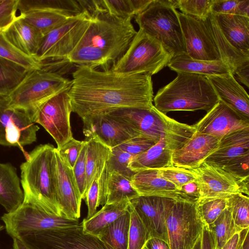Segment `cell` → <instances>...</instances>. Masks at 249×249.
Here are the masks:
<instances>
[{
	"mask_svg": "<svg viewBox=\"0 0 249 249\" xmlns=\"http://www.w3.org/2000/svg\"><path fill=\"white\" fill-rule=\"evenodd\" d=\"M68 91L72 111L81 119L119 108H150L154 105L148 73L124 75L110 69L77 66Z\"/></svg>",
	"mask_w": 249,
	"mask_h": 249,
	"instance_id": "obj_1",
	"label": "cell"
},
{
	"mask_svg": "<svg viewBox=\"0 0 249 249\" xmlns=\"http://www.w3.org/2000/svg\"><path fill=\"white\" fill-rule=\"evenodd\" d=\"M90 16L86 32L66 61L77 66L107 70L125 53L137 31L131 19L112 16L96 2Z\"/></svg>",
	"mask_w": 249,
	"mask_h": 249,
	"instance_id": "obj_2",
	"label": "cell"
},
{
	"mask_svg": "<svg viewBox=\"0 0 249 249\" xmlns=\"http://www.w3.org/2000/svg\"><path fill=\"white\" fill-rule=\"evenodd\" d=\"M20 168L23 203L63 216L57 202V162L53 145H38L27 155Z\"/></svg>",
	"mask_w": 249,
	"mask_h": 249,
	"instance_id": "obj_3",
	"label": "cell"
},
{
	"mask_svg": "<svg viewBox=\"0 0 249 249\" xmlns=\"http://www.w3.org/2000/svg\"><path fill=\"white\" fill-rule=\"evenodd\" d=\"M160 88L154 97V107L161 113L174 111L211 110L219 101L206 76L187 72Z\"/></svg>",
	"mask_w": 249,
	"mask_h": 249,
	"instance_id": "obj_4",
	"label": "cell"
},
{
	"mask_svg": "<svg viewBox=\"0 0 249 249\" xmlns=\"http://www.w3.org/2000/svg\"><path fill=\"white\" fill-rule=\"evenodd\" d=\"M106 114L126 124L140 137L156 142L163 137L167 147L173 152L183 146L196 131L193 125L179 123L154 106L150 108H122Z\"/></svg>",
	"mask_w": 249,
	"mask_h": 249,
	"instance_id": "obj_5",
	"label": "cell"
},
{
	"mask_svg": "<svg viewBox=\"0 0 249 249\" xmlns=\"http://www.w3.org/2000/svg\"><path fill=\"white\" fill-rule=\"evenodd\" d=\"M71 84V80L60 73L34 69L29 71L6 97L10 107L25 112L34 122L42 106L55 95L69 89Z\"/></svg>",
	"mask_w": 249,
	"mask_h": 249,
	"instance_id": "obj_6",
	"label": "cell"
},
{
	"mask_svg": "<svg viewBox=\"0 0 249 249\" xmlns=\"http://www.w3.org/2000/svg\"><path fill=\"white\" fill-rule=\"evenodd\" d=\"M178 0H153L134 18L140 29L159 40L173 57L186 54L178 17Z\"/></svg>",
	"mask_w": 249,
	"mask_h": 249,
	"instance_id": "obj_7",
	"label": "cell"
},
{
	"mask_svg": "<svg viewBox=\"0 0 249 249\" xmlns=\"http://www.w3.org/2000/svg\"><path fill=\"white\" fill-rule=\"evenodd\" d=\"M173 55L156 38L139 29L125 53L110 69L122 74L148 73L167 66Z\"/></svg>",
	"mask_w": 249,
	"mask_h": 249,
	"instance_id": "obj_8",
	"label": "cell"
},
{
	"mask_svg": "<svg viewBox=\"0 0 249 249\" xmlns=\"http://www.w3.org/2000/svg\"><path fill=\"white\" fill-rule=\"evenodd\" d=\"M17 238L33 249H112L98 236L84 231L81 223L66 228L24 232Z\"/></svg>",
	"mask_w": 249,
	"mask_h": 249,
	"instance_id": "obj_9",
	"label": "cell"
},
{
	"mask_svg": "<svg viewBox=\"0 0 249 249\" xmlns=\"http://www.w3.org/2000/svg\"><path fill=\"white\" fill-rule=\"evenodd\" d=\"M90 21L85 11L71 17L45 36L36 56L40 62L64 61L74 49Z\"/></svg>",
	"mask_w": 249,
	"mask_h": 249,
	"instance_id": "obj_10",
	"label": "cell"
},
{
	"mask_svg": "<svg viewBox=\"0 0 249 249\" xmlns=\"http://www.w3.org/2000/svg\"><path fill=\"white\" fill-rule=\"evenodd\" d=\"M166 224L171 249H193L205 225L196 204L183 201L175 202Z\"/></svg>",
	"mask_w": 249,
	"mask_h": 249,
	"instance_id": "obj_11",
	"label": "cell"
},
{
	"mask_svg": "<svg viewBox=\"0 0 249 249\" xmlns=\"http://www.w3.org/2000/svg\"><path fill=\"white\" fill-rule=\"evenodd\" d=\"M0 219L7 233L12 238L24 232L66 228L80 223L78 220L69 219L24 203L15 211L3 214Z\"/></svg>",
	"mask_w": 249,
	"mask_h": 249,
	"instance_id": "obj_12",
	"label": "cell"
},
{
	"mask_svg": "<svg viewBox=\"0 0 249 249\" xmlns=\"http://www.w3.org/2000/svg\"><path fill=\"white\" fill-rule=\"evenodd\" d=\"M69 89L46 102L34 119L35 123L42 125L53 137L57 144V148L73 138L70 123V116L72 111L68 94Z\"/></svg>",
	"mask_w": 249,
	"mask_h": 249,
	"instance_id": "obj_13",
	"label": "cell"
},
{
	"mask_svg": "<svg viewBox=\"0 0 249 249\" xmlns=\"http://www.w3.org/2000/svg\"><path fill=\"white\" fill-rule=\"evenodd\" d=\"M39 127L25 112L9 106L0 96V145L22 147L36 140Z\"/></svg>",
	"mask_w": 249,
	"mask_h": 249,
	"instance_id": "obj_14",
	"label": "cell"
},
{
	"mask_svg": "<svg viewBox=\"0 0 249 249\" xmlns=\"http://www.w3.org/2000/svg\"><path fill=\"white\" fill-rule=\"evenodd\" d=\"M177 201L155 196H139L130 203L143 224L150 238H158L168 243L166 221Z\"/></svg>",
	"mask_w": 249,
	"mask_h": 249,
	"instance_id": "obj_15",
	"label": "cell"
},
{
	"mask_svg": "<svg viewBox=\"0 0 249 249\" xmlns=\"http://www.w3.org/2000/svg\"><path fill=\"white\" fill-rule=\"evenodd\" d=\"M186 49L190 57L205 61H222L203 19L178 12Z\"/></svg>",
	"mask_w": 249,
	"mask_h": 249,
	"instance_id": "obj_16",
	"label": "cell"
},
{
	"mask_svg": "<svg viewBox=\"0 0 249 249\" xmlns=\"http://www.w3.org/2000/svg\"><path fill=\"white\" fill-rule=\"evenodd\" d=\"M82 120L85 140L94 138L111 149L140 137L134 129L108 114L88 116Z\"/></svg>",
	"mask_w": 249,
	"mask_h": 249,
	"instance_id": "obj_17",
	"label": "cell"
},
{
	"mask_svg": "<svg viewBox=\"0 0 249 249\" xmlns=\"http://www.w3.org/2000/svg\"><path fill=\"white\" fill-rule=\"evenodd\" d=\"M195 175L200 199L227 197L241 193L237 180L222 169L205 162L189 170Z\"/></svg>",
	"mask_w": 249,
	"mask_h": 249,
	"instance_id": "obj_18",
	"label": "cell"
},
{
	"mask_svg": "<svg viewBox=\"0 0 249 249\" xmlns=\"http://www.w3.org/2000/svg\"><path fill=\"white\" fill-rule=\"evenodd\" d=\"M57 162L58 205L62 215L78 220L80 217L82 197L72 169L61 158L55 148Z\"/></svg>",
	"mask_w": 249,
	"mask_h": 249,
	"instance_id": "obj_19",
	"label": "cell"
},
{
	"mask_svg": "<svg viewBox=\"0 0 249 249\" xmlns=\"http://www.w3.org/2000/svg\"><path fill=\"white\" fill-rule=\"evenodd\" d=\"M196 131L221 138L249 127V122L240 117L223 102H218L196 124Z\"/></svg>",
	"mask_w": 249,
	"mask_h": 249,
	"instance_id": "obj_20",
	"label": "cell"
},
{
	"mask_svg": "<svg viewBox=\"0 0 249 249\" xmlns=\"http://www.w3.org/2000/svg\"><path fill=\"white\" fill-rule=\"evenodd\" d=\"M220 139L195 131L183 146L173 152V165L188 170L198 167L216 150Z\"/></svg>",
	"mask_w": 249,
	"mask_h": 249,
	"instance_id": "obj_21",
	"label": "cell"
},
{
	"mask_svg": "<svg viewBox=\"0 0 249 249\" xmlns=\"http://www.w3.org/2000/svg\"><path fill=\"white\" fill-rule=\"evenodd\" d=\"M219 100L232 109L240 117L249 122V96L229 72L206 76Z\"/></svg>",
	"mask_w": 249,
	"mask_h": 249,
	"instance_id": "obj_22",
	"label": "cell"
},
{
	"mask_svg": "<svg viewBox=\"0 0 249 249\" xmlns=\"http://www.w3.org/2000/svg\"><path fill=\"white\" fill-rule=\"evenodd\" d=\"M131 183L139 196H159L184 201L179 190L160 176L158 170L136 172L131 177Z\"/></svg>",
	"mask_w": 249,
	"mask_h": 249,
	"instance_id": "obj_23",
	"label": "cell"
},
{
	"mask_svg": "<svg viewBox=\"0 0 249 249\" xmlns=\"http://www.w3.org/2000/svg\"><path fill=\"white\" fill-rule=\"evenodd\" d=\"M249 150V127L221 138L216 150L204 161L219 168Z\"/></svg>",
	"mask_w": 249,
	"mask_h": 249,
	"instance_id": "obj_24",
	"label": "cell"
},
{
	"mask_svg": "<svg viewBox=\"0 0 249 249\" xmlns=\"http://www.w3.org/2000/svg\"><path fill=\"white\" fill-rule=\"evenodd\" d=\"M3 33L8 40L21 52L36 58L44 36L22 17L18 16Z\"/></svg>",
	"mask_w": 249,
	"mask_h": 249,
	"instance_id": "obj_25",
	"label": "cell"
},
{
	"mask_svg": "<svg viewBox=\"0 0 249 249\" xmlns=\"http://www.w3.org/2000/svg\"><path fill=\"white\" fill-rule=\"evenodd\" d=\"M214 16L229 43L238 51L249 55V17L226 14Z\"/></svg>",
	"mask_w": 249,
	"mask_h": 249,
	"instance_id": "obj_26",
	"label": "cell"
},
{
	"mask_svg": "<svg viewBox=\"0 0 249 249\" xmlns=\"http://www.w3.org/2000/svg\"><path fill=\"white\" fill-rule=\"evenodd\" d=\"M23 201L16 168L9 163H0V204L9 213L17 209Z\"/></svg>",
	"mask_w": 249,
	"mask_h": 249,
	"instance_id": "obj_27",
	"label": "cell"
},
{
	"mask_svg": "<svg viewBox=\"0 0 249 249\" xmlns=\"http://www.w3.org/2000/svg\"><path fill=\"white\" fill-rule=\"evenodd\" d=\"M99 189L106 194V204L130 201L139 196L131 185V178L115 172H107L105 167L99 179Z\"/></svg>",
	"mask_w": 249,
	"mask_h": 249,
	"instance_id": "obj_28",
	"label": "cell"
},
{
	"mask_svg": "<svg viewBox=\"0 0 249 249\" xmlns=\"http://www.w3.org/2000/svg\"><path fill=\"white\" fill-rule=\"evenodd\" d=\"M173 151L168 148L163 137L144 152L135 156L128 167L134 173L145 170H159L173 166Z\"/></svg>",
	"mask_w": 249,
	"mask_h": 249,
	"instance_id": "obj_29",
	"label": "cell"
},
{
	"mask_svg": "<svg viewBox=\"0 0 249 249\" xmlns=\"http://www.w3.org/2000/svg\"><path fill=\"white\" fill-rule=\"evenodd\" d=\"M167 66L177 73L187 72L204 76L231 72L228 66L222 61L196 59L187 54L173 57Z\"/></svg>",
	"mask_w": 249,
	"mask_h": 249,
	"instance_id": "obj_30",
	"label": "cell"
},
{
	"mask_svg": "<svg viewBox=\"0 0 249 249\" xmlns=\"http://www.w3.org/2000/svg\"><path fill=\"white\" fill-rule=\"evenodd\" d=\"M18 16L22 17L44 36L74 15L62 9L43 7L29 10Z\"/></svg>",
	"mask_w": 249,
	"mask_h": 249,
	"instance_id": "obj_31",
	"label": "cell"
},
{
	"mask_svg": "<svg viewBox=\"0 0 249 249\" xmlns=\"http://www.w3.org/2000/svg\"><path fill=\"white\" fill-rule=\"evenodd\" d=\"M87 141L86 186L84 199L94 179L100 178L108 160L111 148L98 140L91 138Z\"/></svg>",
	"mask_w": 249,
	"mask_h": 249,
	"instance_id": "obj_32",
	"label": "cell"
},
{
	"mask_svg": "<svg viewBox=\"0 0 249 249\" xmlns=\"http://www.w3.org/2000/svg\"><path fill=\"white\" fill-rule=\"evenodd\" d=\"M130 201L106 204L99 211L89 219H84L81 222L86 232L98 236L106 227L113 222L128 209Z\"/></svg>",
	"mask_w": 249,
	"mask_h": 249,
	"instance_id": "obj_33",
	"label": "cell"
},
{
	"mask_svg": "<svg viewBox=\"0 0 249 249\" xmlns=\"http://www.w3.org/2000/svg\"><path fill=\"white\" fill-rule=\"evenodd\" d=\"M130 222L129 205L125 213L104 228L98 237L112 249H127Z\"/></svg>",
	"mask_w": 249,
	"mask_h": 249,
	"instance_id": "obj_34",
	"label": "cell"
},
{
	"mask_svg": "<svg viewBox=\"0 0 249 249\" xmlns=\"http://www.w3.org/2000/svg\"><path fill=\"white\" fill-rule=\"evenodd\" d=\"M153 0H99L98 6L109 14L132 19L144 11Z\"/></svg>",
	"mask_w": 249,
	"mask_h": 249,
	"instance_id": "obj_35",
	"label": "cell"
},
{
	"mask_svg": "<svg viewBox=\"0 0 249 249\" xmlns=\"http://www.w3.org/2000/svg\"><path fill=\"white\" fill-rule=\"evenodd\" d=\"M28 71L23 67L0 57V96H8Z\"/></svg>",
	"mask_w": 249,
	"mask_h": 249,
	"instance_id": "obj_36",
	"label": "cell"
},
{
	"mask_svg": "<svg viewBox=\"0 0 249 249\" xmlns=\"http://www.w3.org/2000/svg\"><path fill=\"white\" fill-rule=\"evenodd\" d=\"M207 226L213 235L215 249H222L235 233L241 231L236 228L228 207L212 223Z\"/></svg>",
	"mask_w": 249,
	"mask_h": 249,
	"instance_id": "obj_37",
	"label": "cell"
},
{
	"mask_svg": "<svg viewBox=\"0 0 249 249\" xmlns=\"http://www.w3.org/2000/svg\"><path fill=\"white\" fill-rule=\"evenodd\" d=\"M0 57L16 63L28 71L40 69V62L16 47L6 37L3 31H0Z\"/></svg>",
	"mask_w": 249,
	"mask_h": 249,
	"instance_id": "obj_38",
	"label": "cell"
},
{
	"mask_svg": "<svg viewBox=\"0 0 249 249\" xmlns=\"http://www.w3.org/2000/svg\"><path fill=\"white\" fill-rule=\"evenodd\" d=\"M227 200L236 228L240 231L249 228V196L241 193L234 194L227 197Z\"/></svg>",
	"mask_w": 249,
	"mask_h": 249,
	"instance_id": "obj_39",
	"label": "cell"
},
{
	"mask_svg": "<svg viewBox=\"0 0 249 249\" xmlns=\"http://www.w3.org/2000/svg\"><path fill=\"white\" fill-rule=\"evenodd\" d=\"M196 204L202 221L209 225L227 207V197L200 199Z\"/></svg>",
	"mask_w": 249,
	"mask_h": 249,
	"instance_id": "obj_40",
	"label": "cell"
},
{
	"mask_svg": "<svg viewBox=\"0 0 249 249\" xmlns=\"http://www.w3.org/2000/svg\"><path fill=\"white\" fill-rule=\"evenodd\" d=\"M130 222L127 249H144L146 242L150 238L149 235L130 203Z\"/></svg>",
	"mask_w": 249,
	"mask_h": 249,
	"instance_id": "obj_41",
	"label": "cell"
},
{
	"mask_svg": "<svg viewBox=\"0 0 249 249\" xmlns=\"http://www.w3.org/2000/svg\"><path fill=\"white\" fill-rule=\"evenodd\" d=\"M133 156L116 147L111 149L109 158L105 166L107 172H115L131 178L135 173L128 167Z\"/></svg>",
	"mask_w": 249,
	"mask_h": 249,
	"instance_id": "obj_42",
	"label": "cell"
},
{
	"mask_svg": "<svg viewBox=\"0 0 249 249\" xmlns=\"http://www.w3.org/2000/svg\"><path fill=\"white\" fill-rule=\"evenodd\" d=\"M211 13L249 17V0H213Z\"/></svg>",
	"mask_w": 249,
	"mask_h": 249,
	"instance_id": "obj_43",
	"label": "cell"
},
{
	"mask_svg": "<svg viewBox=\"0 0 249 249\" xmlns=\"http://www.w3.org/2000/svg\"><path fill=\"white\" fill-rule=\"evenodd\" d=\"M213 0H178V8L182 14L198 19H205L211 13Z\"/></svg>",
	"mask_w": 249,
	"mask_h": 249,
	"instance_id": "obj_44",
	"label": "cell"
},
{
	"mask_svg": "<svg viewBox=\"0 0 249 249\" xmlns=\"http://www.w3.org/2000/svg\"><path fill=\"white\" fill-rule=\"evenodd\" d=\"M43 7L62 9L72 14L74 6L73 0H18V14L29 10Z\"/></svg>",
	"mask_w": 249,
	"mask_h": 249,
	"instance_id": "obj_45",
	"label": "cell"
},
{
	"mask_svg": "<svg viewBox=\"0 0 249 249\" xmlns=\"http://www.w3.org/2000/svg\"><path fill=\"white\" fill-rule=\"evenodd\" d=\"M158 171L160 176L172 183L179 190L185 184L195 180V175L190 170L174 166Z\"/></svg>",
	"mask_w": 249,
	"mask_h": 249,
	"instance_id": "obj_46",
	"label": "cell"
},
{
	"mask_svg": "<svg viewBox=\"0 0 249 249\" xmlns=\"http://www.w3.org/2000/svg\"><path fill=\"white\" fill-rule=\"evenodd\" d=\"M221 169L236 180L249 177V150L230 160Z\"/></svg>",
	"mask_w": 249,
	"mask_h": 249,
	"instance_id": "obj_47",
	"label": "cell"
},
{
	"mask_svg": "<svg viewBox=\"0 0 249 249\" xmlns=\"http://www.w3.org/2000/svg\"><path fill=\"white\" fill-rule=\"evenodd\" d=\"M86 142L85 140L80 141L72 138L56 149L63 160L72 169Z\"/></svg>",
	"mask_w": 249,
	"mask_h": 249,
	"instance_id": "obj_48",
	"label": "cell"
},
{
	"mask_svg": "<svg viewBox=\"0 0 249 249\" xmlns=\"http://www.w3.org/2000/svg\"><path fill=\"white\" fill-rule=\"evenodd\" d=\"M157 142L146 138L137 137L129 139L115 147L135 157L144 152Z\"/></svg>",
	"mask_w": 249,
	"mask_h": 249,
	"instance_id": "obj_49",
	"label": "cell"
},
{
	"mask_svg": "<svg viewBox=\"0 0 249 249\" xmlns=\"http://www.w3.org/2000/svg\"><path fill=\"white\" fill-rule=\"evenodd\" d=\"M86 141V140H85ZM84 145L72 171L82 199H84L86 186L87 141Z\"/></svg>",
	"mask_w": 249,
	"mask_h": 249,
	"instance_id": "obj_50",
	"label": "cell"
},
{
	"mask_svg": "<svg viewBox=\"0 0 249 249\" xmlns=\"http://www.w3.org/2000/svg\"><path fill=\"white\" fill-rule=\"evenodd\" d=\"M18 0H2L0 3V31H4L18 16Z\"/></svg>",
	"mask_w": 249,
	"mask_h": 249,
	"instance_id": "obj_51",
	"label": "cell"
},
{
	"mask_svg": "<svg viewBox=\"0 0 249 249\" xmlns=\"http://www.w3.org/2000/svg\"><path fill=\"white\" fill-rule=\"evenodd\" d=\"M99 178H95L89 187L85 199L88 206V212L86 219H89L97 212L98 206Z\"/></svg>",
	"mask_w": 249,
	"mask_h": 249,
	"instance_id": "obj_52",
	"label": "cell"
},
{
	"mask_svg": "<svg viewBox=\"0 0 249 249\" xmlns=\"http://www.w3.org/2000/svg\"><path fill=\"white\" fill-rule=\"evenodd\" d=\"M179 191L184 201L196 204L200 199L199 188L195 180L183 185Z\"/></svg>",
	"mask_w": 249,
	"mask_h": 249,
	"instance_id": "obj_53",
	"label": "cell"
},
{
	"mask_svg": "<svg viewBox=\"0 0 249 249\" xmlns=\"http://www.w3.org/2000/svg\"><path fill=\"white\" fill-rule=\"evenodd\" d=\"M249 61H247L236 68L233 76L247 87L249 86Z\"/></svg>",
	"mask_w": 249,
	"mask_h": 249,
	"instance_id": "obj_54",
	"label": "cell"
},
{
	"mask_svg": "<svg viewBox=\"0 0 249 249\" xmlns=\"http://www.w3.org/2000/svg\"><path fill=\"white\" fill-rule=\"evenodd\" d=\"M201 249H215L213 235L206 225H204L201 234Z\"/></svg>",
	"mask_w": 249,
	"mask_h": 249,
	"instance_id": "obj_55",
	"label": "cell"
},
{
	"mask_svg": "<svg viewBox=\"0 0 249 249\" xmlns=\"http://www.w3.org/2000/svg\"><path fill=\"white\" fill-rule=\"evenodd\" d=\"M144 249H171L168 243L158 238H150L146 242Z\"/></svg>",
	"mask_w": 249,
	"mask_h": 249,
	"instance_id": "obj_56",
	"label": "cell"
},
{
	"mask_svg": "<svg viewBox=\"0 0 249 249\" xmlns=\"http://www.w3.org/2000/svg\"><path fill=\"white\" fill-rule=\"evenodd\" d=\"M241 239L240 233H235L224 245L222 249H237Z\"/></svg>",
	"mask_w": 249,
	"mask_h": 249,
	"instance_id": "obj_57",
	"label": "cell"
},
{
	"mask_svg": "<svg viewBox=\"0 0 249 249\" xmlns=\"http://www.w3.org/2000/svg\"><path fill=\"white\" fill-rule=\"evenodd\" d=\"M249 177L237 180L238 185L240 188V192L241 194L244 195H247V196H249Z\"/></svg>",
	"mask_w": 249,
	"mask_h": 249,
	"instance_id": "obj_58",
	"label": "cell"
},
{
	"mask_svg": "<svg viewBox=\"0 0 249 249\" xmlns=\"http://www.w3.org/2000/svg\"><path fill=\"white\" fill-rule=\"evenodd\" d=\"M11 249H33L18 238H13Z\"/></svg>",
	"mask_w": 249,
	"mask_h": 249,
	"instance_id": "obj_59",
	"label": "cell"
},
{
	"mask_svg": "<svg viewBox=\"0 0 249 249\" xmlns=\"http://www.w3.org/2000/svg\"><path fill=\"white\" fill-rule=\"evenodd\" d=\"M241 249H249V231L247 233L241 244Z\"/></svg>",
	"mask_w": 249,
	"mask_h": 249,
	"instance_id": "obj_60",
	"label": "cell"
},
{
	"mask_svg": "<svg viewBox=\"0 0 249 249\" xmlns=\"http://www.w3.org/2000/svg\"><path fill=\"white\" fill-rule=\"evenodd\" d=\"M249 231V228H247L246 229H244V230H242L240 232V235H241V239H240V241L239 246L237 249H241L242 242L244 237H245L247 233Z\"/></svg>",
	"mask_w": 249,
	"mask_h": 249,
	"instance_id": "obj_61",
	"label": "cell"
},
{
	"mask_svg": "<svg viewBox=\"0 0 249 249\" xmlns=\"http://www.w3.org/2000/svg\"><path fill=\"white\" fill-rule=\"evenodd\" d=\"M201 235L197 240L193 249H201Z\"/></svg>",
	"mask_w": 249,
	"mask_h": 249,
	"instance_id": "obj_62",
	"label": "cell"
},
{
	"mask_svg": "<svg viewBox=\"0 0 249 249\" xmlns=\"http://www.w3.org/2000/svg\"><path fill=\"white\" fill-rule=\"evenodd\" d=\"M5 229V226L4 225H0V231H2Z\"/></svg>",
	"mask_w": 249,
	"mask_h": 249,
	"instance_id": "obj_63",
	"label": "cell"
},
{
	"mask_svg": "<svg viewBox=\"0 0 249 249\" xmlns=\"http://www.w3.org/2000/svg\"><path fill=\"white\" fill-rule=\"evenodd\" d=\"M2 1V0H0V3Z\"/></svg>",
	"mask_w": 249,
	"mask_h": 249,
	"instance_id": "obj_64",
	"label": "cell"
}]
</instances>
